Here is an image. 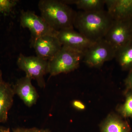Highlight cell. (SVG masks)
Returning a JSON list of instances; mask_svg holds the SVG:
<instances>
[{
    "instance_id": "obj_1",
    "label": "cell",
    "mask_w": 132,
    "mask_h": 132,
    "mask_svg": "<svg viewBox=\"0 0 132 132\" xmlns=\"http://www.w3.org/2000/svg\"><path fill=\"white\" fill-rule=\"evenodd\" d=\"M114 20L107 10L76 12L74 27L88 39L95 42L103 39Z\"/></svg>"
},
{
    "instance_id": "obj_17",
    "label": "cell",
    "mask_w": 132,
    "mask_h": 132,
    "mask_svg": "<svg viewBox=\"0 0 132 132\" xmlns=\"http://www.w3.org/2000/svg\"><path fill=\"white\" fill-rule=\"evenodd\" d=\"M18 2L17 0H0V14L10 13Z\"/></svg>"
},
{
    "instance_id": "obj_13",
    "label": "cell",
    "mask_w": 132,
    "mask_h": 132,
    "mask_svg": "<svg viewBox=\"0 0 132 132\" xmlns=\"http://www.w3.org/2000/svg\"><path fill=\"white\" fill-rule=\"evenodd\" d=\"M101 132H131V128L127 121L119 116L110 114L102 123Z\"/></svg>"
},
{
    "instance_id": "obj_5",
    "label": "cell",
    "mask_w": 132,
    "mask_h": 132,
    "mask_svg": "<svg viewBox=\"0 0 132 132\" xmlns=\"http://www.w3.org/2000/svg\"><path fill=\"white\" fill-rule=\"evenodd\" d=\"M116 50L104 38L94 42L85 52L83 61L88 67L98 68L115 58Z\"/></svg>"
},
{
    "instance_id": "obj_14",
    "label": "cell",
    "mask_w": 132,
    "mask_h": 132,
    "mask_svg": "<svg viewBox=\"0 0 132 132\" xmlns=\"http://www.w3.org/2000/svg\"><path fill=\"white\" fill-rule=\"evenodd\" d=\"M66 5H75L79 9L86 12H93L104 10L105 0H63Z\"/></svg>"
},
{
    "instance_id": "obj_19",
    "label": "cell",
    "mask_w": 132,
    "mask_h": 132,
    "mask_svg": "<svg viewBox=\"0 0 132 132\" xmlns=\"http://www.w3.org/2000/svg\"><path fill=\"white\" fill-rule=\"evenodd\" d=\"M126 85L128 91H132V69L126 80Z\"/></svg>"
},
{
    "instance_id": "obj_15",
    "label": "cell",
    "mask_w": 132,
    "mask_h": 132,
    "mask_svg": "<svg viewBox=\"0 0 132 132\" xmlns=\"http://www.w3.org/2000/svg\"><path fill=\"white\" fill-rule=\"evenodd\" d=\"M115 58L123 69H132V39L116 51Z\"/></svg>"
},
{
    "instance_id": "obj_16",
    "label": "cell",
    "mask_w": 132,
    "mask_h": 132,
    "mask_svg": "<svg viewBox=\"0 0 132 132\" xmlns=\"http://www.w3.org/2000/svg\"><path fill=\"white\" fill-rule=\"evenodd\" d=\"M118 111L125 118H132V91H128L125 103L118 107Z\"/></svg>"
},
{
    "instance_id": "obj_12",
    "label": "cell",
    "mask_w": 132,
    "mask_h": 132,
    "mask_svg": "<svg viewBox=\"0 0 132 132\" xmlns=\"http://www.w3.org/2000/svg\"><path fill=\"white\" fill-rule=\"evenodd\" d=\"M14 95L13 87L3 81L0 85V123L7 120L8 114L13 103Z\"/></svg>"
},
{
    "instance_id": "obj_22",
    "label": "cell",
    "mask_w": 132,
    "mask_h": 132,
    "mask_svg": "<svg viewBox=\"0 0 132 132\" xmlns=\"http://www.w3.org/2000/svg\"><path fill=\"white\" fill-rule=\"evenodd\" d=\"M3 81V80L2 73V71L0 70V85L2 84Z\"/></svg>"
},
{
    "instance_id": "obj_6",
    "label": "cell",
    "mask_w": 132,
    "mask_h": 132,
    "mask_svg": "<svg viewBox=\"0 0 132 132\" xmlns=\"http://www.w3.org/2000/svg\"><path fill=\"white\" fill-rule=\"evenodd\" d=\"M104 39L116 50L132 39V20H114Z\"/></svg>"
},
{
    "instance_id": "obj_18",
    "label": "cell",
    "mask_w": 132,
    "mask_h": 132,
    "mask_svg": "<svg viewBox=\"0 0 132 132\" xmlns=\"http://www.w3.org/2000/svg\"><path fill=\"white\" fill-rule=\"evenodd\" d=\"M12 132H51L48 129H39L37 128L34 127L31 128H17L14 129Z\"/></svg>"
},
{
    "instance_id": "obj_4",
    "label": "cell",
    "mask_w": 132,
    "mask_h": 132,
    "mask_svg": "<svg viewBox=\"0 0 132 132\" xmlns=\"http://www.w3.org/2000/svg\"><path fill=\"white\" fill-rule=\"evenodd\" d=\"M17 65L24 71L26 76L35 80L41 88H45L44 76L48 73V61L36 56H26L20 54L17 60Z\"/></svg>"
},
{
    "instance_id": "obj_11",
    "label": "cell",
    "mask_w": 132,
    "mask_h": 132,
    "mask_svg": "<svg viewBox=\"0 0 132 132\" xmlns=\"http://www.w3.org/2000/svg\"><path fill=\"white\" fill-rule=\"evenodd\" d=\"M105 5L114 20H132V0H105Z\"/></svg>"
},
{
    "instance_id": "obj_20",
    "label": "cell",
    "mask_w": 132,
    "mask_h": 132,
    "mask_svg": "<svg viewBox=\"0 0 132 132\" xmlns=\"http://www.w3.org/2000/svg\"><path fill=\"white\" fill-rule=\"evenodd\" d=\"M72 105L74 107L79 110H83L85 109V105L79 101L75 100L73 102Z\"/></svg>"
},
{
    "instance_id": "obj_23",
    "label": "cell",
    "mask_w": 132,
    "mask_h": 132,
    "mask_svg": "<svg viewBox=\"0 0 132 132\" xmlns=\"http://www.w3.org/2000/svg\"><path fill=\"white\" fill-rule=\"evenodd\" d=\"M1 128V127H0V128Z\"/></svg>"
},
{
    "instance_id": "obj_2",
    "label": "cell",
    "mask_w": 132,
    "mask_h": 132,
    "mask_svg": "<svg viewBox=\"0 0 132 132\" xmlns=\"http://www.w3.org/2000/svg\"><path fill=\"white\" fill-rule=\"evenodd\" d=\"M38 6L41 16L55 31L74 28L76 12L61 1L41 0Z\"/></svg>"
},
{
    "instance_id": "obj_3",
    "label": "cell",
    "mask_w": 132,
    "mask_h": 132,
    "mask_svg": "<svg viewBox=\"0 0 132 132\" xmlns=\"http://www.w3.org/2000/svg\"><path fill=\"white\" fill-rule=\"evenodd\" d=\"M84 54L83 52L62 46L55 57L48 61V73L54 76L74 71L83 60Z\"/></svg>"
},
{
    "instance_id": "obj_10",
    "label": "cell",
    "mask_w": 132,
    "mask_h": 132,
    "mask_svg": "<svg viewBox=\"0 0 132 132\" xmlns=\"http://www.w3.org/2000/svg\"><path fill=\"white\" fill-rule=\"evenodd\" d=\"M32 80L26 76L19 79L13 87L15 94L17 95L28 107L36 104L39 97L38 92L31 82Z\"/></svg>"
},
{
    "instance_id": "obj_7",
    "label": "cell",
    "mask_w": 132,
    "mask_h": 132,
    "mask_svg": "<svg viewBox=\"0 0 132 132\" xmlns=\"http://www.w3.org/2000/svg\"><path fill=\"white\" fill-rule=\"evenodd\" d=\"M21 25L28 29L31 34V39L45 35H56L57 32L53 29L43 19L34 12L22 10L20 15Z\"/></svg>"
},
{
    "instance_id": "obj_21",
    "label": "cell",
    "mask_w": 132,
    "mask_h": 132,
    "mask_svg": "<svg viewBox=\"0 0 132 132\" xmlns=\"http://www.w3.org/2000/svg\"><path fill=\"white\" fill-rule=\"evenodd\" d=\"M0 132H12L10 131L9 128H3L1 127L0 128Z\"/></svg>"
},
{
    "instance_id": "obj_8",
    "label": "cell",
    "mask_w": 132,
    "mask_h": 132,
    "mask_svg": "<svg viewBox=\"0 0 132 132\" xmlns=\"http://www.w3.org/2000/svg\"><path fill=\"white\" fill-rule=\"evenodd\" d=\"M31 45L37 57L48 61L55 57L62 46L56 35H50L31 39Z\"/></svg>"
},
{
    "instance_id": "obj_9",
    "label": "cell",
    "mask_w": 132,
    "mask_h": 132,
    "mask_svg": "<svg viewBox=\"0 0 132 132\" xmlns=\"http://www.w3.org/2000/svg\"><path fill=\"white\" fill-rule=\"evenodd\" d=\"M56 36L62 46L71 47L84 53L94 43L74 30L73 28L61 30L57 32Z\"/></svg>"
}]
</instances>
